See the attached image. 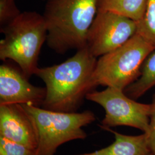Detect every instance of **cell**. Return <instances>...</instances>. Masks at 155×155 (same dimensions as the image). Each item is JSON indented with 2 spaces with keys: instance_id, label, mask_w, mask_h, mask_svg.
<instances>
[{
  "instance_id": "10",
  "label": "cell",
  "mask_w": 155,
  "mask_h": 155,
  "mask_svg": "<svg viewBox=\"0 0 155 155\" xmlns=\"http://www.w3.org/2000/svg\"><path fill=\"white\" fill-rule=\"evenodd\" d=\"M106 130L114 134L115 140L109 146L95 150L88 155H153L146 133L129 136L118 133L110 128Z\"/></svg>"
},
{
  "instance_id": "6",
  "label": "cell",
  "mask_w": 155,
  "mask_h": 155,
  "mask_svg": "<svg viewBox=\"0 0 155 155\" xmlns=\"http://www.w3.org/2000/svg\"><path fill=\"white\" fill-rule=\"evenodd\" d=\"M86 99L101 106L105 115L100 126L106 128L127 126L148 132L152 104H143L129 97L123 90L107 87L102 91L93 90Z\"/></svg>"
},
{
  "instance_id": "17",
  "label": "cell",
  "mask_w": 155,
  "mask_h": 155,
  "mask_svg": "<svg viewBox=\"0 0 155 155\" xmlns=\"http://www.w3.org/2000/svg\"><path fill=\"white\" fill-rule=\"evenodd\" d=\"M88 155L87 153H84V154H81V155Z\"/></svg>"
},
{
  "instance_id": "12",
  "label": "cell",
  "mask_w": 155,
  "mask_h": 155,
  "mask_svg": "<svg viewBox=\"0 0 155 155\" xmlns=\"http://www.w3.org/2000/svg\"><path fill=\"white\" fill-rule=\"evenodd\" d=\"M155 86V50L144 61L140 75L133 83L127 86L124 92L129 97L137 100L150 89Z\"/></svg>"
},
{
  "instance_id": "7",
  "label": "cell",
  "mask_w": 155,
  "mask_h": 155,
  "mask_svg": "<svg viewBox=\"0 0 155 155\" xmlns=\"http://www.w3.org/2000/svg\"><path fill=\"white\" fill-rule=\"evenodd\" d=\"M137 22L109 12L98 11L87 33L86 47L95 58L124 45L137 32Z\"/></svg>"
},
{
  "instance_id": "16",
  "label": "cell",
  "mask_w": 155,
  "mask_h": 155,
  "mask_svg": "<svg viewBox=\"0 0 155 155\" xmlns=\"http://www.w3.org/2000/svg\"><path fill=\"white\" fill-rule=\"evenodd\" d=\"M152 111L150 117L148 132L146 133L153 155H155V93L152 100Z\"/></svg>"
},
{
  "instance_id": "14",
  "label": "cell",
  "mask_w": 155,
  "mask_h": 155,
  "mask_svg": "<svg viewBox=\"0 0 155 155\" xmlns=\"http://www.w3.org/2000/svg\"><path fill=\"white\" fill-rule=\"evenodd\" d=\"M0 155H38L37 150L0 137Z\"/></svg>"
},
{
  "instance_id": "4",
  "label": "cell",
  "mask_w": 155,
  "mask_h": 155,
  "mask_svg": "<svg viewBox=\"0 0 155 155\" xmlns=\"http://www.w3.org/2000/svg\"><path fill=\"white\" fill-rule=\"evenodd\" d=\"M31 118L38 137V155H55L62 144L83 140L87 134L82 127L94 122L93 111L81 113L51 110L29 104H21Z\"/></svg>"
},
{
  "instance_id": "8",
  "label": "cell",
  "mask_w": 155,
  "mask_h": 155,
  "mask_svg": "<svg viewBox=\"0 0 155 155\" xmlns=\"http://www.w3.org/2000/svg\"><path fill=\"white\" fill-rule=\"evenodd\" d=\"M46 88L35 86L28 81L22 71L3 64L0 66V105L29 104L42 106Z\"/></svg>"
},
{
  "instance_id": "2",
  "label": "cell",
  "mask_w": 155,
  "mask_h": 155,
  "mask_svg": "<svg viewBox=\"0 0 155 155\" xmlns=\"http://www.w3.org/2000/svg\"><path fill=\"white\" fill-rule=\"evenodd\" d=\"M98 0H47L43 17L47 44L58 54L86 46L89 29L98 12Z\"/></svg>"
},
{
  "instance_id": "1",
  "label": "cell",
  "mask_w": 155,
  "mask_h": 155,
  "mask_svg": "<svg viewBox=\"0 0 155 155\" xmlns=\"http://www.w3.org/2000/svg\"><path fill=\"white\" fill-rule=\"evenodd\" d=\"M97 61L86 46L61 64L39 67L35 75L42 79L46 88L43 107L76 112L87 94L96 87L93 75Z\"/></svg>"
},
{
  "instance_id": "9",
  "label": "cell",
  "mask_w": 155,
  "mask_h": 155,
  "mask_svg": "<svg viewBox=\"0 0 155 155\" xmlns=\"http://www.w3.org/2000/svg\"><path fill=\"white\" fill-rule=\"evenodd\" d=\"M0 137L37 150L33 122L21 104L0 105Z\"/></svg>"
},
{
  "instance_id": "13",
  "label": "cell",
  "mask_w": 155,
  "mask_h": 155,
  "mask_svg": "<svg viewBox=\"0 0 155 155\" xmlns=\"http://www.w3.org/2000/svg\"><path fill=\"white\" fill-rule=\"evenodd\" d=\"M136 33L155 47V0H148L144 17L137 22Z\"/></svg>"
},
{
  "instance_id": "5",
  "label": "cell",
  "mask_w": 155,
  "mask_h": 155,
  "mask_svg": "<svg viewBox=\"0 0 155 155\" xmlns=\"http://www.w3.org/2000/svg\"><path fill=\"white\" fill-rule=\"evenodd\" d=\"M155 47L136 33L122 46L97 60L93 79L102 86L124 90L139 78L144 61Z\"/></svg>"
},
{
  "instance_id": "15",
  "label": "cell",
  "mask_w": 155,
  "mask_h": 155,
  "mask_svg": "<svg viewBox=\"0 0 155 155\" xmlns=\"http://www.w3.org/2000/svg\"><path fill=\"white\" fill-rule=\"evenodd\" d=\"M21 13L15 0H0L1 28L11 22Z\"/></svg>"
},
{
  "instance_id": "3",
  "label": "cell",
  "mask_w": 155,
  "mask_h": 155,
  "mask_svg": "<svg viewBox=\"0 0 155 155\" xmlns=\"http://www.w3.org/2000/svg\"><path fill=\"white\" fill-rule=\"evenodd\" d=\"M4 38L0 41V59H11L20 67L27 78L35 75L47 28L43 15L35 11L21 12L1 28Z\"/></svg>"
},
{
  "instance_id": "11",
  "label": "cell",
  "mask_w": 155,
  "mask_h": 155,
  "mask_svg": "<svg viewBox=\"0 0 155 155\" xmlns=\"http://www.w3.org/2000/svg\"><path fill=\"white\" fill-rule=\"evenodd\" d=\"M148 0H98V11L109 12L135 21L144 16Z\"/></svg>"
}]
</instances>
